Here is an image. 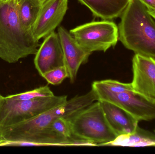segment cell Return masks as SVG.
Here are the masks:
<instances>
[{"label": "cell", "instance_id": "cell-1", "mask_svg": "<svg viewBox=\"0 0 155 154\" xmlns=\"http://www.w3.org/2000/svg\"><path fill=\"white\" fill-rule=\"evenodd\" d=\"M18 0L0 2V58L9 63L36 54L39 40L23 27L17 12Z\"/></svg>", "mask_w": 155, "mask_h": 154}, {"label": "cell", "instance_id": "cell-2", "mask_svg": "<svg viewBox=\"0 0 155 154\" xmlns=\"http://www.w3.org/2000/svg\"><path fill=\"white\" fill-rule=\"evenodd\" d=\"M119 39L135 54L155 59V22L139 0H130L121 16Z\"/></svg>", "mask_w": 155, "mask_h": 154}, {"label": "cell", "instance_id": "cell-3", "mask_svg": "<svg viewBox=\"0 0 155 154\" xmlns=\"http://www.w3.org/2000/svg\"><path fill=\"white\" fill-rule=\"evenodd\" d=\"M97 100L96 95L91 89L86 94L75 96L64 104L37 116L0 130V139L30 143L33 137L47 128L57 118L70 119Z\"/></svg>", "mask_w": 155, "mask_h": 154}, {"label": "cell", "instance_id": "cell-4", "mask_svg": "<svg viewBox=\"0 0 155 154\" xmlns=\"http://www.w3.org/2000/svg\"><path fill=\"white\" fill-rule=\"evenodd\" d=\"M69 121L76 139L94 146L109 145L118 137L109 126L98 100L72 117Z\"/></svg>", "mask_w": 155, "mask_h": 154}, {"label": "cell", "instance_id": "cell-5", "mask_svg": "<svg viewBox=\"0 0 155 154\" xmlns=\"http://www.w3.org/2000/svg\"><path fill=\"white\" fill-rule=\"evenodd\" d=\"M67 96L16 100L0 96V130L19 124L64 104Z\"/></svg>", "mask_w": 155, "mask_h": 154}, {"label": "cell", "instance_id": "cell-6", "mask_svg": "<svg viewBox=\"0 0 155 154\" xmlns=\"http://www.w3.org/2000/svg\"><path fill=\"white\" fill-rule=\"evenodd\" d=\"M82 48L91 53L106 52L116 45L118 28L110 20L92 21L77 26L70 31Z\"/></svg>", "mask_w": 155, "mask_h": 154}, {"label": "cell", "instance_id": "cell-7", "mask_svg": "<svg viewBox=\"0 0 155 154\" xmlns=\"http://www.w3.org/2000/svg\"><path fill=\"white\" fill-rule=\"evenodd\" d=\"M98 101L112 103L124 109L138 121L155 119V101L134 90L96 95Z\"/></svg>", "mask_w": 155, "mask_h": 154}, {"label": "cell", "instance_id": "cell-8", "mask_svg": "<svg viewBox=\"0 0 155 154\" xmlns=\"http://www.w3.org/2000/svg\"><path fill=\"white\" fill-rule=\"evenodd\" d=\"M68 0H48L42 5L32 28L35 38L39 40L54 32L61 24L68 10Z\"/></svg>", "mask_w": 155, "mask_h": 154}, {"label": "cell", "instance_id": "cell-9", "mask_svg": "<svg viewBox=\"0 0 155 154\" xmlns=\"http://www.w3.org/2000/svg\"><path fill=\"white\" fill-rule=\"evenodd\" d=\"M132 62L134 90L155 101V59L135 54Z\"/></svg>", "mask_w": 155, "mask_h": 154}, {"label": "cell", "instance_id": "cell-10", "mask_svg": "<svg viewBox=\"0 0 155 154\" xmlns=\"http://www.w3.org/2000/svg\"><path fill=\"white\" fill-rule=\"evenodd\" d=\"M45 38L34 59L35 68L41 77L49 71L65 66L58 33L53 32Z\"/></svg>", "mask_w": 155, "mask_h": 154}, {"label": "cell", "instance_id": "cell-11", "mask_svg": "<svg viewBox=\"0 0 155 154\" xmlns=\"http://www.w3.org/2000/svg\"><path fill=\"white\" fill-rule=\"evenodd\" d=\"M58 34L64 56L65 66L69 72V78L71 83H74L80 66L87 62L91 53L82 48L64 27L61 26L58 28Z\"/></svg>", "mask_w": 155, "mask_h": 154}, {"label": "cell", "instance_id": "cell-12", "mask_svg": "<svg viewBox=\"0 0 155 154\" xmlns=\"http://www.w3.org/2000/svg\"><path fill=\"white\" fill-rule=\"evenodd\" d=\"M107 123L117 136L132 134L138 126V121L128 112L112 103L99 101Z\"/></svg>", "mask_w": 155, "mask_h": 154}, {"label": "cell", "instance_id": "cell-13", "mask_svg": "<svg viewBox=\"0 0 155 154\" xmlns=\"http://www.w3.org/2000/svg\"><path fill=\"white\" fill-rule=\"evenodd\" d=\"M90 10L93 15L103 20L120 17L130 0H78Z\"/></svg>", "mask_w": 155, "mask_h": 154}, {"label": "cell", "instance_id": "cell-14", "mask_svg": "<svg viewBox=\"0 0 155 154\" xmlns=\"http://www.w3.org/2000/svg\"><path fill=\"white\" fill-rule=\"evenodd\" d=\"M109 145L130 147L155 146V135L138 126L134 133L119 136Z\"/></svg>", "mask_w": 155, "mask_h": 154}, {"label": "cell", "instance_id": "cell-15", "mask_svg": "<svg viewBox=\"0 0 155 154\" xmlns=\"http://www.w3.org/2000/svg\"><path fill=\"white\" fill-rule=\"evenodd\" d=\"M42 4L38 0H18L17 14L21 23L25 29L32 30Z\"/></svg>", "mask_w": 155, "mask_h": 154}, {"label": "cell", "instance_id": "cell-16", "mask_svg": "<svg viewBox=\"0 0 155 154\" xmlns=\"http://www.w3.org/2000/svg\"><path fill=\"white\" fill-rule=\"evenodd\" d=\"M91 89L96 95L101 94H114L134 90L131 83H125L113 80L95 81Z\"/></svg>", "mask_w": 155, "mask_h": 154}, {"label": "cell", "instance_id": "cell-17", "mask_svg": "<svg viewBox=\"0 0 155 154\" xmlns=\"http://www.w3.org/2000/svg\"><path fill=\"white\" fill-rule=\"evenodd\" d=\"M54 96V95L49 86H45L23 93L10 95L8 97L14 100H27L50 97Z\"/></svg>", "mask_w": 155, "mask_h": 154}, {"label": "cell", "instance_id": "cell-18", "mask_svg": "<svg viewBox=\"0 0 155 154\" xmlns=\"http://www.w3.org/2000/svg\"><path fill=\"white\" fill-rule=\"evenodd\" d=\"M49 127L59 135L66 139L71 140H80L76 139L73 135L68 118H59L54 120Z\"/></svg>", "mask_w": 155, "mask_h": 154}, {"label": "cell", "instance_id": "cell-19", "mask_svg": "<svg viewBox=\"0 0 155 154\" xmlns=\"http://www.w3.org/2000/svg\"><path fill=\"white\" fill-rule=\"evenodd\" d=\"M42 77L49 84L57 86L62 83L65 79L69 78V74L68 70L64 66L49 71Z\"/></svg>", "mask_w": 155, "mask_h": 154}, {"label": "cell", "instance_id": "cell-20", "mask_svg": "<svg viewBox=\"0 0 155 154\" xmlns=\"http://www.w3.org/2000/svg\"><path fill=\"white\" fill-rule=\"evenodd\" d=\"M148 10L155 9V0H139Z\"/></svg>", "mask_w": 155, "mask_h": 154}, {"label": "cell", "instance_id": "cell-21", "mask_svg": "<svg viewBox=\"0 0 155 154\" xmlns=\"http://www.w3.org/2000/svg\"><path fill=\"white\" fill-rule=\"evenodd\" d=\"M147 10H148V9H147ZM148 11L149 13H150V14H151V16L153 17V18H154L155 19V9L148 10Z\"/></svg>", "mask_w": 155, "mask_h": 154}, {"label": "cell", "instance_id": "cell-22", "mask_svg": "<svg viewBox=\"0 0 155 154\" xmlns=\"http://www.w3.org/2000/svg\"><path fill=\"white\" fill-rule=\"evenodd\" d=\"M13 1V0H0V2L5 3L8 2H11V1Z\"/></svg>", "mask_w": 155, "mask_h": 154}, {"label": "cell", "instance_id": "cell-23", "mask_svg": "<svg viewBox=\"0 0 155 154\" xmlns=\"http://www.w3.org/2000/svg\"><path fill=\"white\" fill-rule=\"evenodd\" d=\"M38 1H40L43 4L45 2H47L48 0H38Z\"/></svg>", "mask_w": 155, "mask_h": 154}, {"label": "cell", "instance_id": "cell-24", "mask_svg": "<svg viewBox=\"0 0 155 154\" xmlns=\"http://www.w3.org/2000/svg\"><path fill=\"white\" fill-rule=\"evenodd\" d=\"M0 96H1V94H0Z\"/></svg>", "mask_w": 155, "mask_h": 154}]
</instances>
